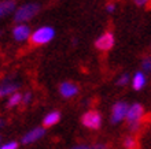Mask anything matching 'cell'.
I'll use <instances>...</instances> for the list:
<instances>
[{"label":"cell","instance_id":"6da1fadb","mask_svg":"<svg viewBox=\"0 0 151 149\" xmlns=\"http://www.w3.org/2000/svg\"><path fill=\"white\" fill-rule=\"evenodd\" d=\"M54 37H55V30L50 28V26H43V28L37 29L29 37V41H30L32 45H43V44L50 43Z\"/></svg>","mask_w":151,"mask_h":149},{"label":"cell","instance_id":"7a4b0ae2","mask_svg":"<svg viewBox=\"0 0 151 149\" xmlns=\"http://www.w3.org/2000/svg\"><path fill=\"white\" fill-rule=\"evenodd\" d=\"M142 116H143V107L140 106V104L136 103V104H133V106L129 107L128 114H127V120H128V125H129L131 131L139 130Z\"/></svg>","mask_w":151,"mask_h":149},{"label":"cell","instance_id":"3957f363","mask_svg":"<svg viewBox=\"0 0 151 149\" xmlns=\"http://www.w3.org/2000/svg\"><path fill=\"white\" fill-rule=\"evenodd\" d=\"M39 10H40V7H39V4H36V3L25 4V6H22V7L18 8L15 11L14 19H15V22H25V21H29V19H32L33 16L39 12Z\"/></svg>","mask_w":151,"mask_h":149},{"label":"cell","instance_id":"277c9868","mask_svg":"<svg viewBox=\"0 0 151 149\" xmlns=\"http://www.w3.org/2000/svg\"><path fill=\"white\" fill-rule=\"evenodd\" d=\"M81 123H83L87 129L98 130L102 125V115L98 111H88L83 115L81 118Z\"/></svg>","mask_w":151,"mask_h":149},{"label":"cell","instance_id":"5b68a950","mask_svg":"<svg viewBox=\"0 0 151 149\" xmlns=\"http://www.w3.org/2000/svg\"><path fill=\"white\" fill-rule=\"evenodd\" d=\"M128 110H129V107H128L127 103H124V101L115 103L114 107H113V110H111V122L113 123H118V122H121L124 118H127Z\"/></svg>","mask_w":151,"mask_h":149},{"label":"cell","instance_id":"8992f818","mask_svg":"<svg viewBox=\"0 0 151 149\" xmlns=\"http://www.w3.org/2000/svg\"><path fill=\"white\" fill-rule=\"evenodd\" d=\"M113 45H114V36L110 31H106L95 41V47L100 51H109L113 48Z\"/></svg>","mask_w":151,"mask_h":149},{"label":"cell","instance_id":"52a82bcc","mask_svg":"<svg viewBox=\"0 0 151 149\" xmlns=\"http://www.w3.org/2000/svg\"><path fill=\"white\" fill-rule=\"evenodd\" d=\"M44 134H45V130L43 129V127H36V129L30 130V131H28V133L24 135V138H22V144H32V142H36L37 140H40V138L43 137Z\"/></svg>","mask_w":151,"mask_h":149},{"label":"cell","instance_id":"ba28073f","mask_svg":"<svg viewBox=\"0 0 151 149\" xmlns=\"http://www.w3.org/2000/svg\"><path fill=\"white\" fill-rule=\"evenodd\" d=\"M59 92L63 97L70 98L78 93V88H77V85H74L72 82H63V83H60Z\"/></svg>","mask_w":151,"mask_h":149},{"label":"cell","instance_id":"9c48e42d","mask_svg":"<svg viewBox=\"0 0 151 149\" xmlns=\"http://www.w3.org/2000/svg\"><path fill=\"white\" fill-rule=\"evenodd\" d=\"M12 36L17 41H24V40L30 37V29L26 25H18L12 30Z\"/></svg>","mask_w":151,"mask_h":149},{"label":"cell","instance_id":"30bf717a","mask_svg":"<svg viewBox=\"0 0 151 149\" xmlns=\"http://www.w3.org/2000/svg\"><path fill=\"white\" fill-rule=\"evenodd\" d=\"M18 83L15 82H11V81H3L0 82V97H4L7 94H11V93H15V90L18 89Z\"/></svg>","mask_w":151,"mask_h":149},{"label":"cell","instance_id":"8fae6325","mask_svg":"<svg viewBox=\"0 0 151 149\" xmlns=\"http://www.w3.org/2000/svg\"><path fill=\"white\" fill-rule=\"evenodd\" d=\"M59 119H60V114L58 111H54V112H50V114L45 115V118L43 120V125L45 127H51V126L56 125L59 122Z\"/></svg>","mask_w":151,"mask_h":149},{"label":"cell","instance_id":"7c38bea8","mask_svg":"<svg viewBox=\"0 0 151 149\" xmlns=\"http://www.w3.org/2000/svg\"><path fill=\"white\" fill-rule=\"evenodd\" d=\"M146 85V77L143 73H136L133 79H132V86L135 90H140L142 88H144Z\"/></svg>","mask_w":151,"mask_h":149},{"label":"cell","instance_id":"4fadbf2b","mask_svg":"<svg viewBox=\"0 0 151 149\" xmlns=\"http://www.w3.org/2000/svg\"><path fill=\"white\" fill-rule=\"evenodd\" d=\"M15 8V3L12 0H6L3 3H0V18L7 15L8 12H11Z\"/></svg>","mask_w":151,"mask_h":149},{"label":"cell","instance_id":"5bb4252c","mask_svg":"<svg viewBox=\"0 0 151 149\" xmlns=\"http://www.w3.org/2000/svg\"><path fill=\"white\" fill-rule=\"evenodd\" d=\"M21 101H22V96H21L19 93H12L11 96H10V98H8L7 107L8 108H12V107L18 106Z\"/></svg>","mask_w":151,"mask_h":149},{"label":"cell","instance_id":"9a60e30c","mask_svg":"<svg viewBox=\"0 0 151 149\" xmlns=\"http://www.w3.org/2000/svg\"><path fill=\"white\" fill-rule=\"evenodd\" d=\"M122 145L125 149H137V145H139V144H137L135 137H131V135H129V137H127L124 140Z\"/></svg>","mask_w":151,"mask_h":149},{"label":"cell","instance_id":"2e32d148","mask_svg":"<svg viewBox=\"0 0 151 149\" xmlns=\"http://www.w3.org/2000/svg\"><path fill=\"white\" fill-rule=\"evenodd\" d=\"M142 68H143L144 71L150 73L151 71V58H146V59L142 62Z\"/></svg>","mask_w":151,"mask_h":149},{"label":"cell","instance_id":"e0dca14e","mask_svg":"<svg viewBox=\"0 0 151 149\" xmlns=\"http://www.w3.org/2000/svg\"><path fill=\"white\" fill-rule=\"evenodd\" d=\"M18 148V144L17 142H7V144H4V145L0 146V149H17Z\"/></svg>","mask_w":151,"mask_h":149},{"label":"cell","instance_id":"ac0fdd59","mask_svg":"<svg viewBox=\"0 0 151 149\" xmlns=\"http://www.w3.org/2000/svg\"><path fill=\"white\" fill-rule=\"evenodd\" d=\"M128 81H129V77H128L127 74H124L122 77L118 79V82H117V83H118V85H121V86H124V85H127V83H128Z\"/></svg>","mask_w":151,"mask_h":149},{"label":"cell","instance_id":"d6986e66","mask_svg":"<svg viewBox=\"0 0 151 149\" xmlns=\"http://www.w3.org/2000/svg\"><path fill=\"white\" fill-rule=\"evenodd\" d=\"M30 100H32V93H25L24 96H22V103H24V104H29V101H30Z\"/></svg>","mask_w":151,"mask_h":149},{"label":"cell","instance_id":"ffe728a7","mask_svg":"<svg viewBox=\"0 0 151 149\" xmlns=\"http://www.w3.org/2000/svg\"><path fill=\"white\" fill-rule=\"evenodd\" d=\"M133 1H135V3L137 4V6H146L148 0H133Z\"/></svg>","mask_w":151,"mask_h":149},{"label":"cell","instance_id":"44dd1931","mask_svg":"<svg viewBox=\"0 0 151 149\" xmlns=\"http://www.w3.org/2000/svg\"><path fill=\"white\" fill-rule=\"evenodd\" d=\"M106 8H107L109 12H113V11H114V8H115V6L113 3H110V4H107V6H106Z\"/></svg>","mask_w":151,"mask_h":149},{"label":"cell","instance_id":"7402d4cb","mask_svg":"<svg viewBox=\"0 0 151 149\" xmlns=\"http://www.w3.org/2000/svg\"><path fill=\"white\" fill-rule=\"evenodd\" d=\"M91 149H107V146L103 145V144H99V145H95L93 148H91Z\"/></svg>","mask_w":151,"mask_h":149},{"label":"cell","instance_id":"603a6c76","mask_svg":"<svg viewBox=\"0 0 151 149\" xmlns=\"http://www.w3.org/2000/svg\"><path fill=\"white\" fill-rule=\"evenodd\" d=\"M73 149H91V148H88V146L81 145V146H76V148H73Z\"/></svg>","mask_w":151,"mask_h":149},{"label":"cell","instance_id":"cb8c5ba5","mask_svg":"<svg viewBox=\"0 0 151 149\" xmlns=\"http://www.w3.org/2000/svg\"><path fill=\"white\" fill-rule=\"evenodd\" d=\"M146 8L151 10V0H148V1H147V4H146Z\"/></svg>","mask_w":151,"mask_h":149},{"label":"cell","instance_id":"d4e9b609","mask_svg":"<svg viewBox=\"0 0 151 149\" xmlns=\"http://www.w3.org/2000/svg\"><path fill=\"white\" fill-rule=\"evenodd\" d=\"M3 126H4V120L3 119H0V127H3Z\"/></svg>","mask_w":151,"mask_h":149}]
</instances>
